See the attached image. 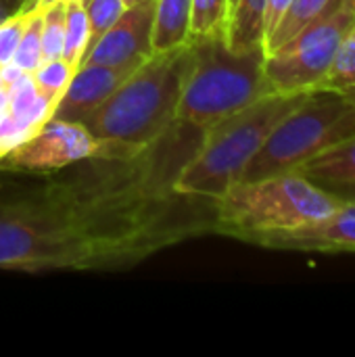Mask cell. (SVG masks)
Segmentation results:
<instances>
[{
    "instance_id": "f1b7e54d",
    "label": "cell",
    "mask_w": 355,
    "mask_h": 357,
    "mask_svg": "<svg viewBox=\"0 0 355 357\" xmlns=\"http://www.w3.org/2000/svg\"><path fill=\"white\" fill-rule=\"evenodd\" d=\"M4 17H8V15H6V13H4V8L0 6V19H4Z\"/></svg>"
},
{
    "instance_id": "7402d4cb",
    "label": "cell",
    "mask_w": 355,
    "mask_h": 357,
    "mask_svg": "<svg viewBox=\"0 0 355 357\" xmlns=\"http://www.w3.org/2000/svg\"><path fill=\"white\" fill-rule=\"evenodd\" d=\"M84 6H86V15H88V23H90V46L126 10L123 0H88Z\"/></svg>"
},
{
    "instance_id": "7c38bea8",
    "label": "cell",
    "mask_w": 355,
    "mask_h": 357,
    "mask_svg": "<svg viewBox=\"0 0 355 357\" xmlns=\"http://www.w3.org/2000/svg\"><path fill=\"white\" fill-rule=\"evenodd\" d=\"M301 176L322 186L324 190L341 197L355 188V136L322 151L305 161L299 169Z\"/></svg>"
},
{
    "instance_id": "ba28073f",
    "label": "cell",
    "mask_w": 355,
    "mask_h": 357,
    "mask_svg": "<svg viewBox=\"0 0 355 357\" xmlns=\"http://www.w3.org/2000/svg\"><path fill=\"white\" fill-rule=\"evenodd\" d=\"M134 149L100 142L77 121L48 119L38 132L0 157L2 174L42 176L98 155H121ZM138 151V149H136Z\"/></svg>"
},
{
    "instance_id": "e0dca14e",
    "label": "cell",
    "mask_w": 355,
    "mask_h": 357,
    "mask_svg": "<svg viewBox=\"0 0 355 357\" xmlns=\"http://www.w3.org/2000/svg\"><path fill=\"white\" fill-rule=\"evenodd\" d=\"M42 6L25 10V25L13 52V63L27 75L42 65Z\"/></svg>"
},
{
    "instance_id": "6da1fadb",
    "label": "cell",
    "mask_w": 355,
    "mask_h": 357,
    "mask_svg": "<svg viewBox=\"0 0 355 357\" xmlns=\"http://www.w3.org/2000/svg\"><path fill=\"white\" fill-rule=\"evenodd\" d=\"M178 123L157 142L98 155L36 182L0 184V270L113 272L213 234L216 199L184 195L176 176L197 149Z\"/></svg>"
},
{
    "instance_id": "d4e9b609",
    "label": "cell",
    "mask_w": 355,
    "mask_h": 357,
    "mask_svg": "<svg viewBox=\"0 0 355 357\" xmlns=\"http://www.w3.org/2000/svg\"><path fill=\"white\" fill-rule=\"evenodd\" d=\"M25 2L27 0H0V6L4 8L6 15H15V13H19L25 6Z\"/></svg>"
},
{
    "instance_id": "9a60e30c",
    "label": "cell",
    "mask_w": 355,
    "mask_h": 357,
    "mask_svg": "<svg viewBox=\"0 0 355 357\" xmlns=\"http://www.w3.org/2000/svg\"><path fill=\"white\" fill-rule=\"evenodd\" d=\"M331 0H291L285 17L276 25V29L268 36L264 48L266 54L282 48L289 40H293L310 21H314L328 4Z\"/></svg>"
},
{
    "instance_id": "4fadbf2b",
    "label": "cell",
    "mask_w": 355,
    "mask_h": 357,
    "mask_svg": "<svg viewBox=\"0 0 355 357\" xmlns=\"http://www.w3.org/2000/svg\"><path fill=\"white\" fill-rule=\"evenodd\" d=\"M192 0H155L153 54L186 46L190 36Z\"/></svg>"
},
{
    "instance_id": "ffe728a7",
    "label": "cell",
    "mask_w": 355,
    "mask_h": 357,
    "mask_svg": "<svg viewBox=\"0 0 355 357\" xmlns=\"http://www.w3.org/2000/svg\"><path fill=\"white\" fill-rule=\"evenodd\" d=\"M73 71L75 69L63 56L61 59H48V61H42V65L31 73V82L42 96L56 102L59 96L65 92Z\"/></svg>"
},
{
    "instance_id": "cb8c5ba5",
    "label": "cell",
    "mask_w": 355,
    "mask_h": 357,
    "mask_svg": "<svg viewBox=\"0 0 355 357\" xmlns=\"http://www.w3.org/2000/svg\"><path fill=\"white\" fill-rule=\"evenodd\" d=\"M289 4H291V0H268V4H266V17H264V31H266L264 44H266L268 36L276 29V25L280 23V19L285 17Z\"/></svg>"
},
{
    "instance_id": "4316f807",
    "label": "cell",
    "mask_w": 355,
    "mask_h": 357,
    "mask_svg": "<svg viewBox=\"0 0 355 357\" xmlns=\"http://www.w3.org/2000/svg\"><path fill=\"white\" fill-rule=\"evenodd\" d=\"M142 2H149V0H123L126 6H136V4H142Z\"/></svg>"
},
{
    "instance_id": "4dcf8cb0",
    "label": "cell",
    "mask_w": 355,
    "mask_h": 357,
    "mask_svg": "<svg viewBox=\"0 0 355 357\" xmlns=\"http://www.w3.org/2000/svg\"><path fill=\"white\" fill-rule=\"evenodd\" d=\"M230 2H234V0H230ZM230 8H232V6H230Z\"/></svg>"
},
{
    "instance_id": "8992f818",
    "label": "cell",
    "mask_w": 355,
    "mask_h": 357,
    "mask_svg": "<svg viewBox=\"0 0 355 357\" xmlns=\"http://www.w3.org/2000/svg\"><path fill=\"white\" fill-rule=\"evenodd\" d=\"M349 107V94L331 90L310 92V96L274 128L266 144L245 167L241 180L297 172L312 157L352 138Z\"/></svg>"
},
{
    "instance_id": "f546056e",
    "label": "cell",
    "mask_w": 355,
    "mask_h": 357,
    "mask_svg": "<svg viewBox=\"0 0 355 357\" xmlns=\"http://www.w3.org/2000/svg\"><path fill=\"white\" fill-rule=\"evenodd\" d=\"M77 2H82V4H86V2H88V0H77Z\"/></svg>"
},
{
    "instance_id": "44dd1931",
    "label": "cell",
    "mask_w": 355,
    "mask_h": 357,
    "mask_svg": "<svg viewBox=\"0 0 355 357\" xmlns=\"http://www.w3.org/2000/svg\"><path fill=\"white\" fill-rule=\"evenodd\" d=\"M65 42V0H56L42 8V56L61 59Z\"/></svg>"
},
{
    "instance_id": "d6986e66",
    "label": "cell",
    "mask_w": 355,
    "mask_h": 357,
    "mask_svg": "<svg viewBox=\"0 0 355 357\" xmlns=\"http://www.w3.org/2000/svg\"><path fill=\"white\" fill-rule=\"evenodd\" d=\"M230 0H192L190 13V36H211L226 33L230 19Z\"/></svg>"
},
{
    "instance_id": "2e32d148",
    "label": "cell",
    "mask_w": 355,
    "mask_h": 357,
    "mask_svg": "<svg viewBox=\"0 0 355 357\" xmlns=\"http://www.w3.org/2000/svg\"><path fill=\"white\" fill-rule=\"evenodd\" d=\"M90 48V23L86 6L77 0H65V42L63 59L77 69Z\"/></svg>"
},
{
    "instance_id": "7a4b0ae2",
    "label": "cell",
    "mask_w": 355,
    "mask_h": 357,
    "mask_svg": "<svg viewBox=\"0 0 355 357\" xmlns=\"http://www.w3.org/2000/svg\"><path fill=\"white\" fill-rule=\"evenodd\" d=\"M190 56L186 46L155 52L105 98L82 126L100 142L144 149L163 138L178 121V102Z\"/></svg>"
},
{
    "instance_id": "9c48e42d",
    "label": "cell",
    "mask_w": 355,
    "mask_h": 357,
    "mask_svg": "<svg viewBox=\"0 0 355 357\" xmlns=\"http://www.w3.org/2000/svg\"><path fill=\"white\" fill-rule=\"evenodd\" d=\"M155 0L126 6L119 19L88 48L82 63L138 67L153 56Z\"/></svg>"
},
{
    "instance_id": "83f0119b",
    "label": "cell",
    "mask_w": 355,
    "mask_h": 357,
    "mask_svg": "<svg viewBox=\"0 0 355 357\" xmlns=\"http://www.w3.org/2000/svg\"><path fill=\"white\" fill-rule=\"evenodd\" d=\"M341 199H355V188L349 190V192H345V195H341Z\"/></svg>"
},
{
    "instance_id": "8fae6325",
    "label": "cell",
    "mask_w": 355,
    "mask_h": 357,
    "mask_svg": "<svg viewBox=\"0 0 355 357\" xmlns=\"http://www.w3.org/2000/svg\"><path fill=\"white\" fill-rule=\"evenodd\" d=\"M264 247L282 251H355V199H343L331 215L276 234Z\"/></svg>"
},
{
    "instance_id": "1f68e13d",
    "label": "cell",
    "mask_w": 355,
    "mask_h": 357,
    "mask_svg": "<svg viewBox=\"0 0 355 357\" xmlns=\"http://www.w3.org/2000/svg\"><path fill=\"white\" fill-rule=\"evenodd\" d=\"M0 157H2V155H0Z\"/></svg>"
},
{
    "instance_id": "603a6c76",
    "label": "cell",
    "mask_w": 355,
    "mask_h": 357,
    "mask_svg": "<svg viewBox=\"0 0 355 357\" xmlns=\"http://www.w3.org/2000/svg\"><path fill=\"white\" fill-rule=\"evenodd\" d=\"M23 25H25V10L0 19V67L13 61V52L17 48Z\"/></svg>"
},
{
    "instance_id": "277c9868",
    "label": "cell",
    "mask_w": 355,
    "mask_h": 357,
    "mask_svg": "<svg viewBox=\"0 0 355 357\" xmlns=\"http://www.w3.org/2000/svg\"><path fill=\"white\" fill-rule=\"evenodd\" d=\"M341 201L299 172L241 180L216 199L213 234L264 247L276 234L331 215Z\"/></svg>"
},
{
    "instance_id": "5b68a950",
    "label": "cell",
    "mask_w": 355,
    "mask_h": 357,
    "mask_svg": "<svg viewBox=\"0 0 355 357\" xmlns=\"http://www.w3.org/2000/svg\"><path fill=\"white\" fill-rule=\"evenodd\" d=\"M308 96L310 92H270L243 111L203 128L201 140L178 172L174 188L207 199L224 195L241 180L274 128Z\"/></svg>"
},
{
    "instance_id": "3957f363",
    "label": "cell",
    "mask_w": 355,
    "mask_h": 357,
    "mask_svg": "<svg viewBox=\"0 0 355 357\" xmlns=\"http://www.w3.org/2000/svg\"><path fill=\"white\" fill-rule=\"evenodd\" d=\"M276 92L266 75V48L234 50L226 33L190 40L178 121L203 130Z\"/></svg>"
},
{
    "instance_id": "ac0fdd59",
    "label": "cell",
    "mask_w": 355,
    "mask_h": 357,
    "mask_svg": "<svg viewBox=\"0 0 355 357\" xmlns=\"http://www.w3.org/2000/svg\"><path fill=\"white\" fill-rule=\"evenodd\" d=\"M318 90H331V92L355 90V25L341 42L335 54V61Z\"/></svg>"
},
{
    "instance_id": "484cf974",
    "label": "cell",
    "mask_w": 355,
    "mask_h": 357,
    "mask_svg": "<svg viewBox=\"0 0 355 357\" xmlns=\"http://www.w3.org/2000/svg\"><path fill=\"white\" fill-rule=\"evenodd\" d=\"M52 2H56V0H27L25 2V6L21 8V10H27V8H33V6H48V4H52Z\"/></svg>"
},
{
    "instance_id": "5bb4252c",
    "label": "cell",
    "mask_w": 355,
    "mask_h": 357,
    "mask_svg": "<svg viewBox=\"0 0 355 357\" xmlns=\"http://www.w3.org/2000/svg\"><path fill=\"white\" fill-rule=\"evenodd\" d=\"M268 0H234L228 19L226 40L234 50L264 46V17Z\"/></svg>"
},
{
    "instance_id": "52a82bcc",
    "label": "cell",
    "mask_w": 355,
    "mask_h": 357,
    "mask_svg": "<svg viewBox=\"0 0 355 357\" xmlns=\"http://www.w3.org/2000/svg\"><path fill=\"white\" fill-rule=\"evenodd\" d=\"M354 25L355 0H331L293 40L266 54V75L272 88L285 94L318 90Z\"/></svg>"
},
{
    "instance_id": "30bf717a",
    "label": "cell",
    "mask_w": 355,
    "mask_h": 357,
    "mask_svg": "<svg viewBox=\"0 0 355 357\" xmlns=\"http://www.w3.org/2000/svg\"><path fill=\"white\" fill-rule=\"evenodd\" d=\"M134 69L136 67L82 63L73 71L65 92L54 102L50 119L82 123V119L90 115L105 98H109Z\"/></svg>"
}]
</instances>
